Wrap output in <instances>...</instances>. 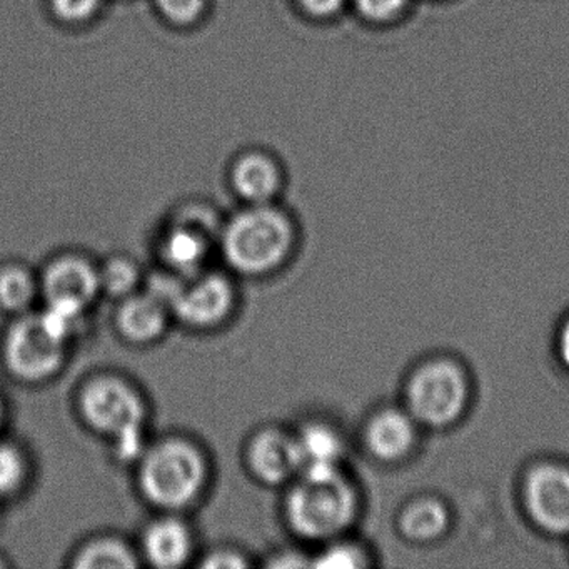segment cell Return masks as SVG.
I'll return each instance as SVG.
<instances>
[{
    "instance_id": "obj_6",
    "label": "cell",
    "mask_w": 569,
    "mask_h": 569,
    "mask_svg": "<svg viewBox=\"0 0 569 569\" xmlns=\"http://www.w3.org/2000/svg\"><path fill=\"white\" fill-rule=\"evenodd\" d=\"M222 221L214 209L196 202L182 206L159 234L156 246L159 268L179 278L211 268L212 258L218 256Z\"/></svg>"
},
{
    "instance_id": "obj_21",
    "label": "cell",
    "mask_w": 569,
    "mask_h": 569,
    "mask_svg": "<svg viewBox=\"0 0 569 569\" xmlns=\"http://www.w3.org/2000/svg\"><path fill=\"white\" fill-rule=\"evenodd\" d=\"M448 526V511L438 501L415 502L411 508L406 509L401 519V528L406 536L416 541H429L441 535Z\"/></svg>"
},
{
    "instance_id": "obj_24",
    "label": "cell",
    "mask_w": 569,
    "mask_h": 569,
    "mask_svg": "<svg viewBox=\"0 0 569 569\" xmlns=\"http://www.w3.org/2000/svg\"><path fill=\"white\" fill-rule=\"evenodd\" d=\"M311 566L319 569H355L365 566V558L355 546L335 539L325 542L321 551L312 556Z\"/></svg>"
},
{
    "instance_id": "obj_11",
    "label": "cell",
    "mask_w": 569,
    "mask_h": 569,
    "mask_svg": "<svg viewBox=\"0 0 569 569\" xmlns=\"http://www.w3.org/2000/svg\"><path fill=\"white\" fill-rule=\"evenodd\" d=\"M139 558L142 565L156 569H181L194 565L198 558V535L188 516L158 512L139 532Z\"/></svg>"
},
{
    "instance_id": "obj_9",
    "label": "cell",
    "mask_w": 569,
    "mask_h": 569,
    "mask_svg": "<svg viewBox=\"0 0 569 569\" xmlns=\"http://www.w3.org/2000/svg\"><path fill=\"white\" fill-rule=\"evenodd\" d=\"M465 375L449 361L426 365L412 376L408 388V402L412 415L429 426L451 425L466 405Z\"/></svg>"
},
{
    "instance_id": "obj_27",
    "label": "cell",
    "mask_w": 569,
    "mask_h": 569,
    "mask_svg": "<svg viewBox=\"0 0 569 569\" xmlns=\"http://www.w3.org/2000/svg\"><path fill=\"white\" fill-rule=\"evenodd\" d=\"M349 0H295L298 11L309 21L329 22L345 11Z\"/></svg>"
},
{
    "instance_id": "obj_29",
    "label": "cell",
    "mask_w": 569,
    "mask_h": 569,
    "mask_svg": "<svg viewBox=\"0 0 569 569\" xmlns=\"http://www.w3.org/2000/svg\"><path fill=\"white\" fill-rule=\"evenodd\" d=\"M559 352H561L562 362L569 368V321L566 322L559 339Z\"/></svg>"
},
{
    "instance_id": "obj_2",
    "label": "cell",
    "mask_w": 569,
    "mask_h": 569,
    "mask_svg": "<svg viewBox=\"0 0 569 569\" xmlns=\"http://www.w3.org/2000/svg\"><path fill=\"white\" fill-rule=\"evenodd\" d=\"M298 239L295 218L279 202L242 206L222 221L218 256L234 278H271L291 262Z\"/></svg>"
},
{
    "instance_id": "obj_20",
    "label": "cell",
    "mask_w": 569,
    "mask_h": 569,
    "mask_svg": "<svg viewBox=\"0 0 569 569\" xmlns=\"http://www.w3.org/2000/svg\"><path fill=\"white\" fill-rule=\"evenodd\" d=\"M32 465L28 451L11 441H0V505L18 498L31 481Z\"/></svg>"
},
{
    "instance_id": "obj_4",
    "label": "cell",
    "mask_w": 569,
    "mask_h": 569,
    "mask_svg": "<svg viewBox=\"0 0 569 569\" xmlns=\"http://www.w3.org/2000/svg\"><path fill=\"white\" fill-rule=\"evenodd\" d=\"M358 496L341 468H306L284 488L282 519L306 542L338 539L355 522Z\"/></svg>"
},
{
    "instance_id": "obj_22",
    "label": "cell",
    "mask_w": 569,
    "mask_h": 569,
    "mask_svg": "<svg viewBox=\"0 0 569 569\" xmlns=\"http://www.w3.org/2000/svg\"><path fill=\"white\" fill-rule=\"evenodd\" d=\"M152 8L169 28L192 31L208 21L212 0H152Z\"/></svg>"
},
{
    "instance_id": "obj_28",
    "label": "cell",
    "mask_w": 569,
    "mask_h": 569,
    "mask_svg": "<svg viewBox=\"0 0 569 569\" xmlns=\"http://www.w3.org/2000/svg\"><path fill=\"white\" fill-rule=\"evenodd\" d=\"M301 556L302 555H299V552L286 549V551L269 556L264 566H269V568H299V566H309L308 561H302Z\"/></svg>"
},
{
    "instance_id": "obj_14",
    "label": "cell",
    "mask_w": 569,
    "mask_h": 569,
    "mask_svg": "<svg viewBox=\"0 0 569 569\" xmlns=\"http://www.w3.org/2000/svg\"><path fill=\"white\" fill-rule=\"evenodd\" d=\"M526 505L531 518L546 531L569 532V469L542 465L529 472Z\"/></svg>"
},
{
    "instance_id": "obj_23",
    "label": "cell",
    "mask_w": 569,
    "mask_h": 569,
    "mask_svg": "<svg viewBox=\"0 0 569 569\" xmlns=\"http://www.w3.org/2000/svg\"><path fill=\"white\" fill-rule=\"evenodd\" d=\"M108 0H48V11L66 28H86L101 18Z\"/></svg>"
},
{
    "instance_id": "obj_31",
    "label": "cell",
    "mask_w": 569,
    "mask_h": 569,
    "mask_svg": "<svg viewBox=\"0 0 569 569\" xmlns=\"http://www.w3.org/2000/svg\"><path fill=\"white\" fill-rule=\"evenodd\" d=\"M4 566H8V561H6V559L2 558V556H0V568H4Z\"/></svg>"
},
{
    "instance_id": "obj_13",
    "label": "cell",
    "mask_w": 569,
    "mask_h": 569,
    "mask_svg": "<svg viewBox=\"0 0 569 569\" xmlns=\"http://www.w3.org/2000/svg\"><path fill=\"white\" fill-rule=\"evenodd\" d=\"M171 308L164 298L142 286L134 295L116 302L114 329L126 345L148 348L164 339L171 328Z\"/></svg>"
},
{
    "instance_id": "obj_12",
    "label": "cell",
    "mask_w": 569,
    "mask_h": 569,
    "mask_svg": "<svg viewBox=\"0 0 569 569\" xmlns=\"http://www.w3.org/2000/svg\"><path fill=\"white\" fill-rule=\"evenodd\" d=\"M286 169L268 149L239 152L228 169V184L242 206L274 204L286 189Z\"/></svg>"
},
{
    "instance_id": "obj_15",
    "label": "cell",
    "mask_w": 569,
    "mask_h": 569,
    "mask_svg": "<svg viewBox=\"0 0 569 569\" xmlns=\"http://www.w3.org/2000/svg\"><path fill=\"white\" fill-rule=\"evenodd\" d=\"M69 566L72 569H134L142 562L134 542L112 532H99L76 548Z\"/></svg>"
},
{
    "instance_id": "obj_18",
    "label": "cell",
    "mask_w": 569,
    "mask_h": 569,
    "mask_svg": "<svg viewBox=\"0 0 569 569\" xmlns=\"http://www.w3.org/2000/svg\"><path fill=\"white\" fill-rule=\"evenodd\" d=\"M305 468H341L345 446L341 436L321 421H309L295 429Z\"/></svg>"
},
{
    "instance_id": "obj_30",
    "label": "cell",
    "mask_w": 569,
    "mask_h": 569,
    "mask_svg": "<svg viewBox=\"0 0 569 569\" xmlns=\"http://www.w3.org/2000/svg\"><path fill=\"white\" fill-rule=\"evenodd\" d=\"M6 419H8V406H6L4 398L0 395V431L4 428Z\"/></svg>"
},
{
    "instance_id": "obj_10",
    "label": "cell",
    "mask_w": 569,
    "mask_h": 569,
    "mask_svg": "<svg viewBox=\"0 0 569 569\" xmlns=\"http://www.w3.org/2000/svg\"><path fill=\"white\" fill-rule=\"evenodd\" d=\"M248 475L264 488H281L291 485L302 472L301 448L295 429L266 425L248 436L244 451Z\"/></svg>"
},
{
    "instance_id": "obj_17",
    "label": "cell",
    "mask_w": 569,
    "mask_h": 569,
    "mask_svg": "<svg viewBox=\"0 0 569 569\" xmlns=\"http://www.w3.org/2000/svg\"><path fill=\"white\" fill-rule=\"evenodd\" d=\"M41 301L39 274L28 266L11 262L0 268V309L11 316L34 311Z\"/></svg>"
},
{
    "instance_id": "obj_16",
    "label": "cell",
    "mask_w": 569,
    "mask_h": 569,
    "mask_svg": "<svg viewBox=\"0 0 569 569\" xmlns=\"http://www.w3.org/2000/svg\"><path fill=\"white\" fill-rule=\"evenodd\" d=\"M366 442L372 455L385 461H396L408 455L415 442V425L399 411H385L368 426Z\"/></svg>"
},
{
    "instance_id": "obj_32",
    "label": "cell",
    "mask_w": 569,
    "mask_h": 569,
    "mask_svg": "<svg viewBox=\"0 0 569 569\" xmlns=\"http://www.w3.org/2000/svg\"><path fill=\"white\" fill-rule=\"evenodd\" d=\"M2 506H4V505H0V511H2Z\"/></svg>"
},
{
    "instance_id": "obj_7",
    "label": "cell",
    "mask_w": 569,
    "mask_h": 569,
    "mask_svg": "<svg viewBox=\"0 0 569 569\" xmlns=\"http://www.w3.org/2000/svg\"><path fill=\"white\" fill-rule=\"evenodd\" d=\"M174 322L194 332H212L232 321L239 308L236 278L226 269L208 268L186 278L176 276L169 295Z\"/></svg>"
},
{
    "instance_id": "obj_3",
    "label": "cell",
    "mask_w": 569,
    "mask_h": 569,
    "mask_svg": "<svg viewBox=\"0 0 569 569\" xmlns=\"http://www.w3.org/2000/svg\"><path fill=\"white\" fill-rule=\"evenodd\" d=\"M134 469L139 495L156 512L188 515L211 488L208 451L184 435L151 439Z\"/></svg>"
},
{
    "instance_id": "obj_1",
    "label": "cell",
    "mask_w": 569,
    "mask_h": 569,
    "mask_svg": "<svg viewBox=\"0 0 569 569\" xmlns=\"http://www.w3.org/2000/svg\"><path fill=\"white\" fill-rule=\"evenodd\" d=\"M82 425L108 442L116 461L134 466L151 442V408L138 385L119 372L89 376L74 398Z\"/></svg>"
},
{
    "instance_id": "obj_25",
    "label": "cell",
    "mask_w": 569,
    "mask_h": 569,
    "mask_svg": "<svg viewBox=\"0 0 569 569\" xmlns=\"http://www.w3.org/2000/svg\"><path fill=\"white\" fill-rule=\"evenodd\" d=\"M351 2L362 21L386 26L402 18L411 0H351Z\"/></svg>"
},
{
    "instance_id": "obj_5",
    "label": "cell",
    "mask_w": 569,
    "mask_h": 569,
    "mask_svg": "<svg viewBox=\"0 0 569 569\" xmlns=\"http://www.w3.org/2000/svg\"><path fill=\"white\" fill-rule=\"evenodd\" d=\"M72 345L56 335L39 309L16 316L2 339L6 371L22 385H48L71 358Z\"/></svg>"
},
{
    "instance_id": "obj_26",
    "label": "cell",
    "mask_w": 569,
    "mask_h": 569,
    "mask_svg": "<svg viewBox=\"0 0 569 569\" xmlns=\"http://www.w3.org/2000/svg\"><path fill=\"white\" fill-rule=\"evenodd\" d=\"M252 561L249 552L242 551L238 546H214L206 552H199L194 566L202 569H241L251 568Z\"/></svg>"
},
{
    "instance_id": "obj_8",
    "label": "cell",
    "mask_w": 569,
    "mask_h": 569,
    "mask_svg": "<svg viewBox=\"0 0 569 569\" xmlns=\"http://www.w3.org/2000/svg\"><path fill=\"white\" fill-rule=\"evenodd\" d=\"M41 301L49 308L91 315L102 298L99 262L82 252H59L39 272Z\"/></svg>"
},
{
    "instance_id": "obj_19",
    "label": "cell",
    "mask_w": 569,
    "mask_h": 569,
    "mask_svg": "<svg viewBox=\"0 0 569 569\" xmlns=\"http://www.w3.org/2000/svg\"><path fill=\"white\" fill-rule=\"evenodd\" d=\"M144 281L146 272L129 256L116 254L99 262L102 298L112 299L114 302L122 301L142 289Z\"/></svg>"
}]
</instances>
